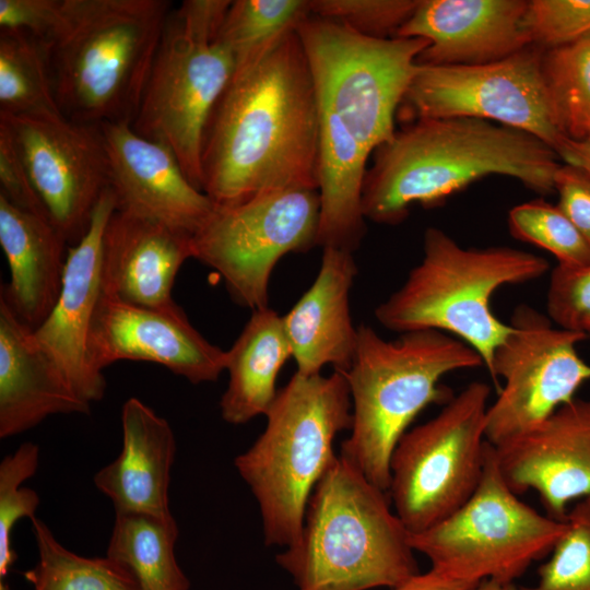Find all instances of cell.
Masks as SVG:
<instances>
[{"mask_svg": "<svg viewBox=\"0 0 590 590\" xmlns=\"http://www.w3.org/2000/svg\"><path fill=\"white\" fill-rule=\"evenodd\" d=\"M320 105L296 27L236 60L205 126L202 191L215 205L317 189Z\"/></svg>", "mask_w": 590, "mask_h": 590, "instance_id": "6da1fadb", "label": "cell"}, {"mask_svg": "<svg viewBox=\"0 0 590 590\" xmlns=\"http://www.w3.org/2000/svg\"><path fill=\"white\" fill-rule=\"evenodd\" d=\"M374 153L362 206L366 220L384 225L401 223L415 203L436 206L491 175L515 178L540 194L552 192L562 165L535 137L469 117L415 119Z\"/></svg>", "mask_w": 590, "mask_h": 590, "instance_id": "7a4b0ae2", "label": "cell"}, {"mask_svg": "<svg viewBox=\"0 0 590 590\" xmlns=\"http://www.w3.org/2000/svg\"><path fill=\"white\" fill-rule=\"evenodd\" d=\"M173 8L169 0H62L45 44L62 115L132 125Z\"/></svg>", "mask_w": 590, "mask_h": 590, "instance_id": "3957f363", "label": "cell"}, {"mask_svg": "<svg viewBox=\"0 0 590 590\" xmlns=\"http://www.w3.org/2000/svg\"><path fill=\"white\" fill-rule=\"evenodd\" d=\"M388 493L340 455L316 485L297 541L275 556L297 590L396 588L420 574Z\"/></svg>", "mask_w": 590, "mask_h": 590, "instance_id": "277c9868", "label": "cell"}, {"mask_svg": "<svg viewBox=\"0 0 590 590\" xmlns=\"http://www.w3.org/2000/svg\"><path fill=\"white\" fill-rule=\"evenodd\" d=\"M464 342L440 331L421 330L385 340L357 327V344L346 373L352 427L340 456L388 493L392 452L414 418L429 404L448 402L446 375L483 366Z\"/></svg>", "mask_w": 590, "mask_h": 590, "instance_id": "5b68a950", "label": "cell"}, {"mask_svg": "<svg viewBox=\"0 0 590 590\" xmlns=\"http://www.w3.org/2000/svg\"><path fill=\"white\" fill-rule=\"evenodd\" d=\"M266 417L264 430L234 465L258 503L266 545L286 547L297 541L309 498L337 458L335 436L352 427L345 375L295 373Z\"/></svg>", "mask_w": 590, "mask_h": 590, "instance_id": "8992f818", "label": "cell"}, {"mask_svg": "<svg viewBox=\"0 0 590 590\" xmlns=\"http://www.w3.org/2000/svg\"><path fill=\"white\" fill-rule=\"evenodd\" d=\"M550 270L534 253L508 246L462 247L428 227L423 257L403 284L375 309L386 329L405 333L436 330L472 347L489 369L496 349L511 331L493 311L494 293L530 282Z\"/></svg>", "mask_w": 590, "mask_h": 590, "instance_id": "52a82bcc", "label": "cell"}, {"mask_svg": "<svg viewBox=\"0 0 590 590\" xmlns=\"http://www.w3.org/2000/svg\"><path fill=\"white\" fill-rule=\"evenodd\" d=\"M231 0H185L164 27L137 117L139 135L166 146L202 191L201 152L206 122L235 67L219 39Z\"/></svg>", "mask_w": 590, "mask_h": 590, "instance_id": "ba28073f", "label": "cell"}, {"mask_svg": "<svg viewBox=\"0 0 590 590\" xmlns=\"http://www.w3.org/2000/svg\"><path fill=\"white\" fill-rule=\"evenodd\" d=\"M565 520L542 515L505 482L488 442L484 471L472 496L455 512L418 533L414 552L430 569L459 581L514 585L532 563L547 556L566 530Z\"/></svg>", "mask_w": 590, "mask_h": 590, "instance_id": "9c48e42d", "label": "cell"}, {"mask_svg": "<svg viewBox=\"0 0 590 590\" xmlns=\"http://www.w3.org/2000/svg\"><path fill=\"white\" fill-rule=\"evenodd\" d=\"M319 101L369 153L391 140L394 114L429 45L423 38H375L307 15L296 26Z\"/></svg>", "mask_w": 590, "mask_h": 590, "instance_id": "30bf717a", "label": "cell"}, {"mask_svg": "<svg viewBox=\"0 0 590 590\" xmlns=\"http://www.w3.org/2000/svg\"><path fill=\"white\" fill-rule=\"evenodd\" d=\"M491 388L472 381L429 421L408 429L390 460L388 495L410 533L422 532L460 508L479 486L488 441Z\"/></svg>", "mask_w": 590, "mask_h": 590, "instance_id": "8fae6325", "label": "cell"}, {"mask_svg": "<svg viewBox=\"0 0 590 590\" xmlns=\"http://www.w3.org/2000/svg\"><path fill=\"white\" fill-rule=\"evenodd\" d=\"M317 189L270 191L234 205H215L192 236L193 258L216 270L232 298L253 310L269 307L279 260L318 245Z\"/></svg>", "mask_w": 590, "mask_h": 590, "instance_id": "7c38bea8", "label": "cell"}, {"mask_svg": "<svg viewBox=\"0 0 590 590\" xmlns=\"http://www.w3.org/2000/svg\"><path fill=\"white\" fill-rule=\"evenodd\" d=\"M543 50L531 45L483 64L417 63L401 104L412 121L469 117L523 131L562 158L570 139L559 127L546 87Z\"/></svg>", "mask_w": 590, "mask_h": 590, "instance_id": "4fadbf2b", "label": "cell"}, {"mask_svg": "<svg viewBox=\"0 0 590 590\" xmlns=\"http://www.w3.org/2000/svg\"><path fill=\"white\" fill-rule=\"evenodd\" d=\"M509 323L488 369L495 381H504L485 418V438L494 447L542 423L590 380V365L576 349L585 334L553 327L527 305L514 310Z\"/></svg>", "mask_w": 590, "mask_h": 590, "instance_id": "5bb4252c", "label": "cell"}, {"mask_svg": "<svg viewBox=\"0 0 590 590\" xmlns=\"http://www.w3.org/2000/svg\"><path fill=\"white\" fill-rule=\"evenodd\" d=\"M0 123L10 132L50 222L69 246L78 244L110 186L99 127L63 115L0 114Z\"/></svg>", "mask_w": 590, "mask_h": 590, "instance_id": "9a60e30c", "label": "cell"}, {"mask_svg": "<svg viewBox=\"0 0 590 590\" xmlns=\"http://www.w3.org/2000/svg\"><path fill=\"white\" fill-rule=\"evenodd\" d=\"M88 354L95 370L118 361L162 365L191 384L216 381L226 351L209 342L176 303L132 305L102 293L92 321Z\"/></svg>", "mask_w": 590, "mask_h": 590, "instance_id": "2e32d148", "label": "cell"}, {"mask_svg": "<svg viewBox=\"0 0 590 590\" xmlns=\"http://www.w3.org/2000/svg\"><path fill=\"white\" fill-rule=\"evenodd\" d=\"M117 201L107 188L93 212L83 238L68 247L62 285L47 319L34 330L40 346L56 363L74 393L86 403L102 400L106 381L94 369L88 339L102 291V247L104 231Z\"/></svg>", "mask_w": 590, "mask_h": 590, "instance_id": "e0dca14e", "label": "cell"}, {"mask_svg": "<svg viewBox=\"0 0 590 590\" xmlns=\"http://www.w3.org/2000/svg\"><path fill=\"white\" fill-rule=\"evenodd\" d=\"M495 452L507 485L517 495L533 489L564 521L571 502L590 496V400L573 399Z\"/></svg>", "mask_w": 590, "mask_h": 590, "instance_id": "ac0fdd59", "label": "cell"}, {"mask_svg": "<svg viewBox=\"0 0 590 590\" xmlns=\"http://www.w3.org/2000/svg\"><path fill=\"white\" fill-rule=\"evenodd\" d=\"M98 127L117 210L193 236L215 204L189 181L175 155L135 133L131 125L105 122Z\"/></svg>", "mask_w": 590, "mask_h": 590, "instance_id": "d6986e66", "label": "cell"}, {"mask_svg": "<svg viewBox=\"0 0 590 590\" xmlns=\"http://www.w3.org/2000/svg\"><path fill=\"white\" fill-rule=\"evenodd\" d=\"M527 7L522 0H420L396 36L429 43L418 64L494 62L532 45L524 28Z\"/></svg>", "mask_w": 590, "mask_h": 590, "instance_id": "ffe728a7", "label": "cell"}, {"mask_svg": "<svg viewBox=\"0 0 590 590\" xmlns=\"http://www.w3.org/2000/svg\"><path fill=\"white\" fill-rule=\"evenodd\" d=\"M189 258L191 235L116 210L103 236L102 291L132 305L170 306L176 275Z\"/></svg>", "mask_w": 590, "mask_h": 590, "instance_id": "44dd1931", "label": "cell"}, {"mask_svg": "<svg viewBox=\"0 0 590 590\" xmlns=\"http://www.w3.org/2000/svg\"><path fill=\"white\" fill-rule=\"evenodd\" d=\"M322 249L314 283L282 316L296 373L304 376L318 375L326 365L346 373L357 344V327L350 311V292L357 274L353 252Z\"/></svg>", "mask_w": 590, "mask_h": 590, "instance_id": "7402d4cb", "label": "cell"}, {"mask_svg": "<svg viewBox=\"0 0 590 590\" xmlns=\"http://www.w3.org/2000/svg\"><path fill=\"white\" fill-rule=\"evenodd\" d=\"M79 398L40 346L34 330L0 299V438L26 432L54 414H86Z\"/></svg>", "mask_w": 590, "mask_h": 590, "instance_id": "603a6c76", "label": "cell"}, {"mask_svg": "<svg viewBox=\"0 0 590 590\" xmlns=\"http://www.w3.org/2000/svg\"><path fill=\"white\" fill-rule=\"evenodd\" d=\"M122 447L94 475V484L116 512H144L169 519L170 470L176 441L169 423L138 398L121 409Z\"/></svg>", "mask_w": 590, "mask_h": 590, "instance_id": "cb8c5ba5", "label": "cell"}, {"mask_svg": "<svg viewBox=\"0 0 590 590\" xmlns=\"http://www.w3.org/2000/svg\"><path fill=\"white\" fill-rule=\"evenodd\" d=\"M0 245L10 270L0 299L36 330L59 297L69 245L48 219L16 208L2 194Z\"/></svg>", "mask_w": 590, "mask_h": 590, "instance_id": "d4e9b609", "label": "cell"}, {"mask_svg": "<svg viewBox=\"0 0 590 590\" xmlns=\"http://www.w3.org/2000/svg\"><path fill=\"white\" fill-rule=\"evenodd\" d=\"M319 105L317 243L354 252L366 233L362 197L370 154L328 106Z\"/></svg>", "mask_w": 590, "mask_h": 590, "instance_id": "484cf974", "label": "cell"}, {"mask_svg": "<svg viewBox=\"0 0 590 590\" xmlns=\"http://www.w3.org/2000/svg\"><path fill=\"white\" fill-rule=\"evenodd\" d=\"M226 356L222 418L240 425L266 415L278 393V375L292 356L282 316L270 307L253 310Z\"/></svg>", "mask_w": 590, "mask_h": 590, "instance_id": "4316f807", "label": "cell"}, {"mask_svg": "<svg viewBox=\"0 0 590 590\" xmlns=\"http://www.w3.org/2000/svg\"><path fill=\"white\" fill-rule=\"evenodd\" d=\"M178 534L174 517L116 512L107 557L125 565L141 590H189L174 551Z\"/></svg>", "mask_w": 590, "mask_h": 590, "instance_id": "83f0119b", "label": "cell"}, {"mask_svg": "<svg viewBox=\"0 0 590 590\" xmlns=\"http://www.w3.org/2000/svg\"><path fill=\"white\" fill-rule=\"evenodd\" d=\"M0 114L62 115L46 45L23 31L0 32Z\"/></svg>", "mask_w": 590, "mask_h": 590, "instance_id": "f1b7e54d", "label": "cell"}, {"mask_svg": "<svg viewBox=\"0 0 590 590\" xmlns=\"http://www.w3.org/2000/svg\"><path fill=\"white\" fill-rule=\"evenodd\" d=\"M32 520L38 562L24 576L34 590H141L133 574L109 557L90 558L66 548L38 518Z\"/></svg>", "mask_w": 590, "mask_h": 590, "instance_id": "f546056e", "label": "cell"}, {"mask_svg": "<svg viewBox=\"0 0 590 590\" xmlns=\"http://www.w3.org/2000/svg\"><path fill=\"white\" fill-rule=\"evenodd\" d=\"M542 70L564 134L574 141L590 138V34L544 49Z\"/></svg>", "mask_w": 590, "mask_h": 590, "instance_id": "4dcf8cb0", "label": "cell"}, {"mask_svg": "<svg viewBox=\"0 0 590 590\" xmlns=\"http://www.w3.org/2000/svg\"><path fill=\"white\" fill-rule=\"evenodd\" d=\"M309 14L308 0H235L226 12L219 39L237 60L296 27Z\"/></svg>", "mask_w": 590, "mask_h": 590, "instance_id": "1f68e13d", "label": "cell"}, {"mask_svg": "<svg viewBox=\"0 0 590 590\" xmlns=\"http://www.w3.org/2000/svg\"><path fill=\"white\" fill-rule=\"evenodd\" d=\"M511 234L551 252L558 266L590 263V245L557 205L533 200L514 206L508 215Z\"/></svg>", "mask_w": 590, "mask_h": 590, "instance_id": "d6a6232c", "label": "cell"}, {"mask_svg": "<svg viewBox=\"0 0 590 590\" xmlns=\"http://www.w3.org/2000/svg\"><path fill=\"white\" fill-rule=\"evenodd\" d=\"M566 530L538 570V580L522 590H590V496L567 511Z\"/></svg>", "mask_w": 590, "mask_h": 590, "instance_id": "836d02e7", "label": "cell"}, {"mask_svg": "<svg viewBox=\"0 0 590 590\" xmlns=\"http://www.w3.org/2000/svg\"><path fill=\"white\" fill-rule=\"evenodd\" d=\"M39 447L24 442L0 463V581L4 580L16 556L12 547V530L22 518L35 517L38 494L22 486L38 467Z\"/></svg>", "mask_w": 590, "mask_h": 590, "instance_id": "e575fe53", "label": "cell"}, {"mask_svg": "<svg viewBox=\"0 0 590 590\" xmlns=\"http://www.w3.org/2000/svg\"><path fill=\"white\" fill-rule=\"evenodd\" d=\"M310 13L375 38L394 37L420 0H308Z\"/></svg>", "mask_w": 590, "mask_h": 590, "instance_id": "d590c367", "label": "cell"}, {"mask_svg": "<svg viewBox=\"0 0 590 590\" xmlns=\"http://www.w3.org/2000/svg\"><path fill=\"white\" fill-rule=\"evenodd\" d=\"M524 28L540 48L574 43L590 34V0L528 1Z\"/></svg>", "mask_w": 590, "mask_h": 590, "instance_id": "8d00e7d4", "label": "cell"}, {"mask_svg": "<svg viewBox=\"0 0 590 590\" xmlns=\"http://www.w3.org/2000/svg\"><path fill=\"white\" fill-rule=\"evenodd\" d=\"M546 310L557 327L590 335V263L551 271Z\"/></svg>", "mask_w": 590, "mask_h": 590, "instance_id": "74e56055", "label": "cell"}, {"mask_svg": "<svg viewBox=\"0 0 590 590\" xmlns=\"http://www.w3.org/2000/svg\"><path fill=\"white\" fill-rule=\"evenodd\" d=\"M0 194L13 205L49 220L13 139L2 123H0Z\"/></svg>", "mask_w": 590, "mask_h": 590, "instance_id": "f35d334b", "label": "cell"}, {"mask_svg": "<svg viewBox=\"0 0 590 590\" xmlns=\"http://www.w3.org/2000/svg\"><path fill=\"white\" fill-rule=\"evenodd\" d=\"M62 0H0L1 30L23 31L44 44L56 28Z\"/></svg>", "mask_w": 590, "mask_h": 590, "instance_id": "ab89813d", "label": "cell"}, {"mask_svg": "<svg viewBox=\"0 0 590 590\" xmlns=\"http://www.w3.org/2000/svg\"><path fill=\"white\" fill-rule=\"evenodd\" d=\"M554 190L558 193L557 206L590 245V176L574 166L560 165Z\"/></svg>", "mask_w": 590, "mask_h": 590, "instance_id": "60d3db41", "label": "cell"}, {"mask_svg": "<svg viewBox=\"0 0 590 590\" xmlns=\"http://www.w3.org/2000/svg\"><path fill=\"white\" fill-rule=\"evenodd\" d=\"M476 587L475 583L453 580L429 569L390 590H474Z\"/></svg>", "mask_w": 590, "mask_h": 590, "instance_id": "b9f144b4", "label": "cell"}, {"mask_svg": "<svg viewBox=\"0 0 590 590\" xmlns=\"http://www.w3.org/2000/svg\"><path fill=\"white\" fill-rule=\"evenodd\" d=\"M562 160L590 176V138L581 141L570 140Z\"/></svg>", "mask_w": 590, "mask_h": 590, "instance_id": "7bdbcfd3", "label": "cell"}, {"mask_svg": "<svg viewBox=\"0 0 590 590\" xmlns=\"http://www.w3.org/2000/svg\"><path fill=\"white\" fill-rule=\"evenodd\" d=\"M474 590H516L514 585H504L492 580H484Z\"/></svg>", "mask_w": 590, "mask_h": 590, "instance_id": "ee69618b", "label": "cell"}, {"mask_svg": "<svg viewBox=\"0 0 590 590\" xmlns=\"http://www.w3.org/2000/svg\"><path fill=\"white\" fill-rule=\"evenodd\" d=\"M0 590H12L5 581H0Z\"/></svg>", "mask_w": 590, "mask_h": 590, "instance_id": "f6af8a7d", "label": "cell"}]
</instances>
